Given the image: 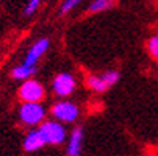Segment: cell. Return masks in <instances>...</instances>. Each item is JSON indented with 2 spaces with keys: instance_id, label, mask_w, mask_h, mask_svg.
<instances>
[{
  "instance_id": "cell-1",
  "label": "cell",
  "mask_w": 158,
  "mask_h": 156,
  "mask_svg": "<svg viewBox=\"0 0 158 156\" xmlns=\"http://www.w3.org/2000/svg\"><path fill=\"white\" fill-rule=\"evenodd\" d=\"M38 130L46 145H60L67 138L66 128L60 123V120H49L46 123H42Z\"/></svg>"
},
{
  "instance_id": "cell-2",
  "label": "cell",
  "mask_w": 158,
  "mask_h": 156,
  "mask_svg": "<svg viewBox=\"0 0 158 156\" xmlns=\"http://www.w3.org/2000/svg\"><path fill=\"white\" fill-rule=\"evenodd\" d=\"M46 116V109H44L39 102H24V105L19 109V117L25 125L35 126L41 123Z\"/></svg>"
},
{
  "instance_id": "cell-3",
  "label": "cell",
  "mask_w": 158,
  "mask_h": 156,
  "mask_svg": "<svg viewBox=\"0 0 158 156\" xmlns=\"http://www.w3.org/2000/svg\"><path fill=\"white\" fill-rule=\"evenodd\" d=\"M44 97H46V89L36 80L27 78L19 87V98L22 102H41Z\"/></svg>"
},
{
  "instance_id": "cell-4",
  "label": "cell",
  "mask_w": 158,
  "mask_h": 156,
  "mask_svg": "<svg viewBox=\"0 0 158 156\" xmlns=\"http://www.w3.org/2000/svg\"><path fill=\"white\" fill-rule=\"evenodd\" d=\"M80 109L77 108V105H74L72 102H58L52 106V116L64 123H72L78 119Z\"/></svg>"
},
{
  "instance_id": "cell-5",
  "label": "cell",
  "mask_w": 158,
  "mask_h": 156,
  "mask_svg": "<svg viewBox=\"0 0 158 156\" xmlns=\"http://www.w3.org/2000/svg\"><path fill=\"white\" fill-rule=\"evenodd\" d=\"M119 80V74L116 70H108L103 75L97 77V75H89L86 78V86L89 89H93L96 92H105L108 87H111L113 84H116Z\"/></svg>"
},
{
  "instance_id": "cell-6",
  "label": "cell",
  "mask_w": 158,
  "mask_h": 156,
  "mask_svg": "<svg viewBox=\"0 0 158 156\" xmlns=\"http://www.w3.org/2000/svg\"><path fill=\"white\" fill-rule=\"evenodd\" d=\"M53 92L58 97H69L75 91V78L71 74H60L53 80Z\"/></svg>"
},
{
  "instance_id": "cell-7",
  "label": "cell",
  "mask_w": 158,
  "mask_h": 156,
  "mask_svg": "<svg viewBox=\"0 0 158 156\" xmlns=\"http://www.w3.org/2000/svg\"><path fill=\"white\" fill-rule=\"evenodd\" d=\"M47 49H49V39H39L38 42H35L33 46H31V49L28 50V53H27V58H25V62L27 64H31V66H35L36 64V61L47 52Z\"/></svg>"
},
{
  "instance_id": "cell-8",
  "label": "cell",
  "mask_w": 158,
  "mask_h": 156,
  "mask_svg": "<svg viewBox=\"0 0 158 156\" xmlns=\"http://www.w3.org/2000/svg\"><path fill=\"white\" fill-rule=\"evenodd\" d=\"M81 142H83V130L75 128L71 136L69 142H67V154L69 156H78L81 153Z\"/></svg>"
},
{
  "instance_id": "cell-9",
  "label": "cell",
  "mask_w": 158,
  "mask_h": 156,
  "mask_svg": "<svg viewBox=\"0 0 158 156\" xmlns=\"http://www.w3.org/2000/svg\"><path fill=\"white\" fill-rule=\"evenodd\" d=\"M44 145L46 144H44V139L41 136L39 130L30 131L27 134V138H25V141H24V150L25 151H36V150L42 148Z\"/></svg>"
},
{
  "instance_id": "cell-10",
  "label": "cell",
  "mask_w": 158,
  "mask_h": 156,
  "mask_svg": "<svg viewBox=\"0 0 158 156\" xmlns=\"http://www.w3.org/2000/svg\"><path fill=\"white\" fill-rule=\"evenodd\" d=\"M35 70H36L35 66L24 62L22 66H17V67H14L13 72H11V75H13L14 80H27V78H30V77L35 74Z\"/></svg>"
},
{
  "instance_id": "cell-11",
  "label": "cell",
  "mask_w": 158,
  "mask_h": 156,
  "mask_svg": "<svg viewBox=\"0 0 158 156\" xmlns=\"http://www.w3.org/2000/svg\"><path fill=\"white\" fill-rule=\"evenodd\" d=\"M146 49L147 53L158 61V34H153L152 38H149V41L146 42Z\"/></svg>"
},
{
  "instance_id": "cell-12",
  "label": "cell",
  "mask_w": 158,
  "mask_h": 156,
  "mask_svg": "<svg viewBox=\"0 0 158 156\" xmlns=\"http://www.w3.org/2000/svg\"><path fill=\"white\" fill-rule=\"evenodd\" d=\"M111 6V0H94L89 5V13H100Z\"/></svg>"
},
{
  "instance_id": "cell-13",
  "label": "cell",
  "mask_w": 158,
  "mask_h": 156,
  "mask_svg": "<svg viewBox=\"0 0 158 156\" xmlns=\"http://www.w3.org/2000/svg\"><path fill=\"white\" fill-rule=\"evenodd\" d=\"M80 2H81V0H64V3L61 6V14H67L71 10H74Z\"/></svg>"
},
{
  "instance_id": "cell-14",
  "label": "cell",
  "mask_w": 158,
  "mask_h": 156,
  "mask_svg": "<svg viewBox=\"0 0 158 156\" xmlns=\"http://www.w3.org/2000/svg\"><path fill=\"white\" fill-rule=\"evenodd\" d=\"M39 5H41V0H30L28 5L25 6V14H27V16L33 14V13L38 10V6H39Z\"/></svg>"
}]
</instances>
